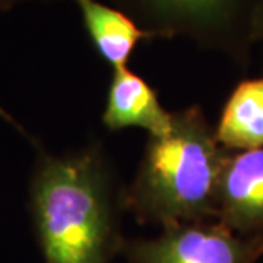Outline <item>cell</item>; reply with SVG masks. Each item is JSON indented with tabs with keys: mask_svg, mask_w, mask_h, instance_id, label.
Listing matches in <instances>:
<instances>
[{
	"mask_svg": "<svg viewBox=\"0 0 263 263\" xmlns=\"http://www.w3.org/2000/svg\"><path fill=\"white\" fill-rule=\"evenodd\" d=\"M27 2H34V0H0V13L12 10L13 8H16L22 3H27ZM40 2H50V0H40Z\"/></svg>",
	"mask_w": 263,
	"mask_h": 263,
	"instance_id": "obj_11",
	"label": "cell"
},
{
	"mask_svg": "<svg viewBox=\"0 0 263 263\" xmlns=\"http://www.w3.org/2000/svg\"><path fill=\"white\" fill-rule=\"evenodd\" d=\"M129 263H254L263 254V235H241L218 221L164 227L154 238L124 240Z\"/></svg>",
	"mask_w": 263,
	"mask_h": 263,
	"instance_id": "obj_4",
	"label": "cell"
},
{
	"mask_svg": "<svg viewBox=\"0 0 263 263\" xmlns=\"http://www.w3.org/2000/svg\"><path fill=\"white\" fill-rule=\"evenodd\" d=\"M101 122L110 132L141 127L148 135H161L170 129L173 111L164 108L152 85L127 66L111 73Z\"/></svg>",
	"mask_w": 263,
	"mask_h": 263,
	"instance_id": "obj_6",
	"label": "cell"
},
{
	"mask_svg": "<svg viewBox=\"0 0 263 263\" xmlns=\"http://www.w3.org/2000/svg\"><path fill=\"white\" fill-rule=\"evenodd\" d=\"M73 2L92 47L113 70L127 67L138 44L151 41L148 34L119 8L98 0Z\"/></svg>",
	"mask_w": 263,
	"mask_h": 263,
	"instance_id": "obj_7",
	"label": "cell"
},
{
	"mask_svg": "<svg viewBox=\"0 0 263 263\" xmlns=\"http://www.w3.org/2000/svg\"><path fill=\"white\" fill-rule=\"evenodd\" d=\"M215 136L230 152L263 148V78L245 79L233 89L219 114Z\"/></svg>",
	"mask_w": 263,
	"mask_h": 263,
	"instance_id": "obj_8",
	"label": "cell"
},
{
	"mask_svg": "<svg viewBox=\"0 0 263 263\" xmlns=\"http://www.w3.org/2000/svg\"><path fill=\"white\" fill-rule=\"evenodd\" d=\"M230 154L200 105L173 111L168 130L148 135L138 170L123 186L124 212L162 228L216 221L218 186Z\"/></svg>",
	"mask_w": 263,
	"mask_h": 263,
	"instance_id": "obj_2",
	"label": "cell"
},
{
	"mask_svg": "<svg viewBox=\"0 0 263 263\" xmlns=\"http://www.w3.org/2000/svg\"><path fill=\"white\" fill-rule=\"evenodd\" d=\"M0 119H2V120H5L8 124H10V126H12V127H13L16 132H19L25 139H28V141L34 145V148L37 146L38 145L37 139H35V138H34V136H32V135H31V133H29V132L27 130V129H25V127H24V126H22L16 119H15V117H13V116H12V114L8 113L2 105H0Z\"/></svg>",
	"mask_w": 263,
	"mask_h": 263,
	"instance_id": "obj_10",
	"label": "cell"
},
{
	"mask_svg": "<svg viewBox=\"0 0 263 263\" xmlns=\"http://www.w3.org/2000/svg\"><path fill=\"white\" fill-rule=\"evenodd\" d=\"M263 38V0H256L250 18V41L256 43Z\"/></svg>",
	"mask_w": 263,
	"mask_h": 263,
	"instance_id": "obj_9",
	"label": "cell"
},
{
	"mask_svg": "<svg viewBox=\"0 0 263 263\" xmlns=\"http://www.w3.org/2000/svg\"><path fill=\"white\" fill-rule=\"evenodd\" d=\"M149 40L186 38L197 47L240 54L252 44L243 0H113Z\"/></svg>",
	"mask_w": 263,
	"mask_h": 263,
	"instance_id": "obj_3",
	"label": "cell"
},
{
	"mask_svg": "<svg viewBox=\"0 0 263 263\" xmlns=\"http://www.w3.org/2000/svg\"><path fill=\"white\" fill-rule=\"evenodd\" d=\"M216 221L241 235H263V148L230 154L216 195Z\"/></svg>",
	"mask_w": 263,
	"mask_h": 263,
	"instance_id": "obj_5",
	"label": "cell"
},
{
	"mask_svg": "<svg viewBox=\"0 0 263 263\" xmlns=\"http://www.w3.org/2000/svg\"><path fill=\"white\" fill-rule=\"evenodd\" d=\"M28 209L46 263H111L120 254L123 186L104 143L65 154L38 145Z\"/></svg>",
	"mask_w": 263,
	"mask_h": 263,
	"instance_id": "obj_1",
	"label": "cell"
}]
</instances>
